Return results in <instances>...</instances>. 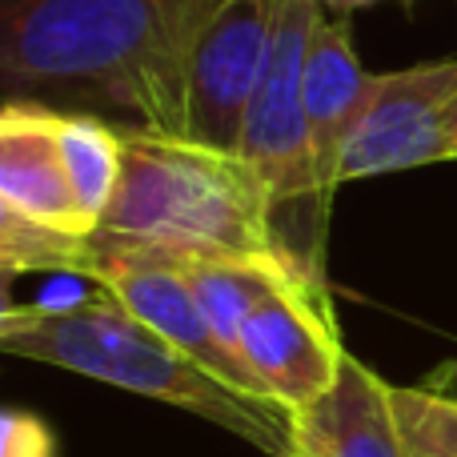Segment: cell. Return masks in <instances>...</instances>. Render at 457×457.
I'll return each instance as SVG.
<instances>
[{
    "label": "cell",
    "instance_id": "obj_18",
    "mask_svg": "<svg viewBox=\"0 0 457 457\" xmlns=\"http://www.w3.org/2000/svg\"><path fill=\"white\" fill-rule=\"evenodd\" d=\"M321 8H329V12H341V16H349V12H357V8H370V4H378V0H317Z\"/></svg>",
    "mask_w": 457,
    "mask_h": 457
},
{
    "label": "cell",
    "instance_id": "obj_3",
    "mask_svg": "<svg viewBox=\"0 0 457 457\" xmlns=\"http://www.w3.org/2000/svg\"><path fill=\"white\" fill-rule=\"evenodd\" d=\"M0 349L24 361L93 378L101 386L129 389L137 397L173 405L269 457H289V413L193 361L181 345L129 313L112 293H96L53 305H4Z\"/></svg>",
    "mask_w": 457,
    "mask_h": 457
},
{
    "label": "cell",
    "instance_id": "obj_12",
    "mask_svg": "<svg viewBox=\"0 0 457 457\" xmlns=\"http://www.w3.org/2000/svg\"><path fill=\"white\" fill-rule=\"evenodd\" d=\"M181 273L189 277L193 293H197L201 309H205L213 333L221 337V345L233 349V353H237V341H241L249 313L261 305V297L273 285L309 281L305 273L281 265V261H201V265H185Z\"/></svg>",
    "mask_w": 457,
    "mask_h": 457
},
{
    "label": "cell",
    "instance_id": "obj_2",
    "mask_svg": "<svg viewBox=\"0 0 457 457\" xmlns=\"http://www.w3.org/2000/svg\"><path fill=\"white\" fill-rule=\"evenodd\" d=\"M289 261L261 181L237 153L125 129V169L101 228L88 237V261ZM301 273V269H297Z\"/></svg>",
    "mask_w": 457,
    "mask_h": 457
},
{
    "label": "cell",
    "instance_id": "obj_9",
    "mask_svg": "<svg viewBox=\"0 0 457 457\" xmlns=\"http://www.w3.org/2000/svg\"><path fill=\"white\" fill-rule=\"evenodd\" d=\"M85 281L112 293L129 313L149 321L157 333H165L173 345H181L185 353L205 365L209 373H217L221 381L237 386L241 394L269 402L257 389V381L249 378L241 357L221 345V337L213 333V325H209L205 309H201L197 293H193L189 277H185L181 269L157 265V261H112L109 257V261H88Z\"/></svg>",
    "mask_w": 457,
    "mask_h": 457
},
{
    "label": "cell",
    "instance_id": "obj_5",
    "mask_svg": "<svg viewBox=\"0 0 457 457\" xmlns=\"http://www.w3.org/2000/svg\"><path fill=\"white\" fill-rule=\"evenodd\" d=\"M237 353L277 410L293 413L317 402L345 365V345L325 285H273L245 321Z\"/></svg>",
    "mask_w": 457,
    "mask_h": 457
},
{
    "label": "cell",
    "instance_id": "obj_16",
    "mask_svg": "<svg viewBox=\"0 0 457 457\" xmlns=\"http://www.w3.org/2000/svg\"><path fill=\"white\" fill-rule=\"evenodd\" d=\"M0 434V457H56V434L37 413L4 410Z\"/></svg>",
    "mask_w": 457,
    "mask_h": 457
},
{
    "label": "cell",
    "instance_id": "obj_14",
    "mask_svg": "<svg viewBox=\"0 0 457 457\" xmlns=\"http://www.w3.org/2000/svg\"><path fill=\"white\" fill-rule=\"evenodd\" d=\"M88 253V237L40 225L16 209L0 205V269L16 273H80Z\"/></svg>",
    "mask_w": 457,
    "mask_h": 457
},
{
    "label": "cell",
    "instance_id": "obj_17",
    "mask_svg": "<svg viewBox=\"0 0 457 457\" xmlns=\"http://www.w3.org/2000/svg\"><path fill=\"white\" fill-rule=\"evenodd\" d=\"M445 153H450V161H457V96L445 112Z\"/></svg>",
    "mask_w": 457,
    "mask_h": 457
},
{
    "label": "cell",
    "instance_id": "obj_13",
    "mask_svg": "<svg viewBox=\"0 0 457 457\" xmlns=\"http://www.w3.org/2000/svg\"><path fill=\"white\" fill-rule=\"evenodd\" d=\"M61 149L69 161L80 213L96 233L117 197L120 169H125V129L112 125L101 112L61 109Z\"/></svg>",
    "mask_w": 457,
    "mask_h": 457
},
{
    "label": "cell",
    "instance_id": "obj_15",
    "mask_svg": "<svg viewBox=\"0 0 457 457\" xmlns=\"http://www.w3.org/2000/svg\"><path fill=\"white\" fill-rule=\"evenodd\" d=\"M394 418L410 457H457V389L394 386L389 389Z\"/></svg>",
    "mask_w": 457,
    "mask_h": 457
},
{
    "label": "cell",
    "instance_id": "obj_11",
    "mask_svg": "<svg viewBox=\"0 0 457 457\" xmlns=\"http://www.w3.org/2000/svg\"><path fill=\"white\" fill-rule=\"evenodd\" d=\"M373 72L361 64L349 37L345 16H317L313 37L305 53V77H301V101H305L309 149H313V173L325 197L341 185V157H345L349 133L370 101Z\"/></svg>",
    "mask_w": 457,
    "mask_h": 457
},
{
    "label": "cell",
    "instance_id": "obj_6",
    "mask_svg": "<svg viewBox=\"0 0 457 457\" xmlns=\"http://www.w3.org/2000/svg\"><path fill=\"white\" fill-rule=\"evenodd\" d=\"M457 96V56L373 72L370 101L349 133L341 185L445 165V112Z\"/></svg>",
    "mask_w": 457,
    "mask_h": 457
},
{
    "label": "cell",
    "instance_id": "obj_1",
    "mask_svg": "<svg viewBox=\"0 0 457 457\" xmlns=\"http://www.w3.org/2000/svg\"><path fill=\"white\" fill-rule=\"evenodd\" d=\"M225 0H0L8 96L185 137L189 69Z\"/></svg>",
    "mask_w": 457,
    "mask_h": 457
},
{
    "label": "cell",
    "instance_id": "obj_10",
    "mask_svg": "<svg viewBox=\"0 0 457 457\" xmlns=\"http://www.w3.org/2000/svg\"><path fill=\"white\" fill-rule=\"evenodd\" d=\"M389 389L394 381L345 353L337 381L289 413V457H410Z\"/></svg>",
    "mask_w": 457,
    "mask_h": 457
},
{
    "label": "cell",
    "instance_id": "obj_19",
    "mask_svg": "<svg viewBox=\"0 0 457 457\" xmlns=\"http://www.w3.org/2000/svg\"><path fill=\"white\" fill-rule=\"evenodd\" d=\"M445 378H453V381H457V370H445Z\"/></svg>",
    "mask_w": 457,
    "mask_h": 457
},
{
    "label": "cell",
    "instance_id": "obj_7",
    "mask_svg": "<svg viewBox=\"0 0 457 457\" xmlns=\"http://www.w3.org/2000/svg\"><path fill=\"white\" fill-rule=\"evenodd\" d=\"M281 0H225L201 32L189 69L185 137L221 153H241L253 96L273 56Z\"/></svg>",
    "mask_w": 457,
    "mask_h": 457
},
{
    "label": "cell",
    "instance_id": "obj_8",
    "mask_svg": "<svg viewBox=\"0 0 457 457\" xmlns=\"http://www.w3.org/2000/svg\"><path fill=\"white\" fill-rule=\"evenodd\" d=\"M0 205L40 225L93 237L61 149V109L8 96L0 112Z\"/></svg>",
    "mask_w": 457,
    "mask_h": 457
},
{
    "label": "cell",
    "instance_id": "obj_4",
    "mask_svg": "<svg viewBox=\"0 0 457 457\" xmlns=\"http://www.w3.org/2000/svg\"><path fill=\"white\" fill-rule=\"evenodd\" d=\"M321 12L325 8L317 0H281L273 56H269L265 80L253 96L241 153H237L253 169V177L261 181L269 205H273L277 233H281L289 261L317 285H325L321 241L329 197L321 193L313 173L301 77H305L309 37H313V24Z\"/></svg>",
    "mask_w": 457,
    "mask_h": 457
}]
</instances>
